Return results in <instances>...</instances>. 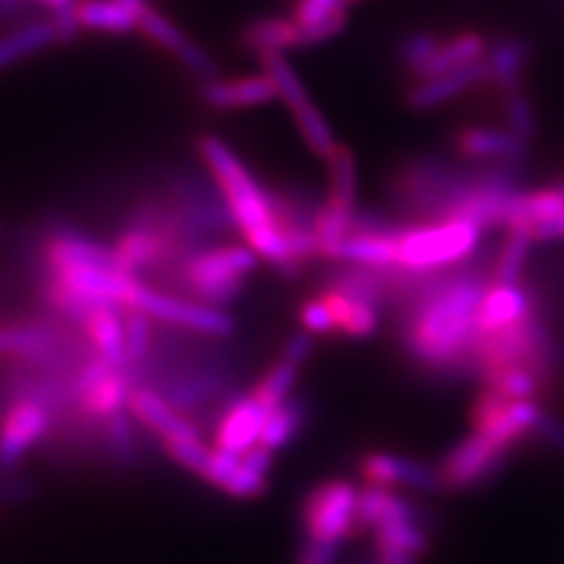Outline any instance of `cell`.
Here are the masks:
<instances>
[{
  "label": "cell",
  "mask_w": 564,
  "mask_h": 564,
  "mask_svg": "<svg viewBox=\"0 0 564 564\" xmlns=\"http://www.w3.org/2000/svg\"><path fill=\"white\" fill-rule=\"evenodd\" d=\"M443 45L433 33H412L410 39H404L400 45V64L416 74V70L426 64L435 50Z\"/></svg>",
  "instance_id": "cell-43"
},
{
  "label": "cell",
  "mask_w": 564,
  "mask_h": 564,
  "mask_svg": "<svg viewBox=\"0 0 564 564\" xmlns=\"http://www.w3.org/2000/svg\"><path fill=\"white\" fill-rule=\"evenodd\" d=\"M348 0H299L294 6V14L292 20L299 26H311L315 22L325 20L329 14H337V12H346Z\"/></svg>",
  "instance_id": "cell-46"
},
{
  "label": "cell",
  "mask_w": 564,
  "mask_h": 564,
  "mask_svg": "<svg viewBox=\"0 0 564 564\" xmlns=\"http://www.w3.org/2000/svg\"><path fill=\"white\" fill-rule=\"evenodd\" d=\"M482 379L489 388L499 391L508 400H532L543 388L539 377L527 367L494 369V372H487Z\"/></svg>",
  "instance_id": "cell-33"
},
{
  "label": "cell",
  "mask_w": 564,
  "mask_h": 564,
  "mask_svg": "<svg viewBox=\"0 0 564 564\" xmlns=\"http://www.w3.org/2000/svg\"><path fill=\"white\" fill-rule=\"evenodd\" d=\"M47 261L52 271L64 269V267H99V269H111L122 271V263L116 254V250H109L90 238H83L78 234H59L47 247Z\"/></svg>",
  "instance_id": "cell-16"
},
{
  "label": "cell",
  "mask_w": 564,
  "mask_h": 564,
  "mask_svg": "<svg viewBox=\"0 0 564 564\" xmlns=\"http://www.w3.org/2000/svg\"><path fill=\"white\" fill-rule=\"evenodd\" d=\"M313 348H315V339L311 332H294L288 339L285 348H282V360L294 367H302L311 358Z\"/></svg>",
  "instance_id": "cell-51"
},
{
  "label": "cell",
  "mask_w": 564,
  "mask_h": 564,
  "mask_svg": "<svg viewBox=\"0 0 564 564\" xmlns=\"http://www.w3.org/2000/svg\"><path fill=\"white\" fill-rule=\"evenodd\" d=\"M456 151L470 161H522L527 141L508 130L470 128L456 137Z\"/></svg>",
  "instance_id": "cell-19"
},
{
  "label": "cell",
  "mask_w": 564,
  "mask_h": 564,
  "mask_svg": "<svg viewBox=\"0 0 564 564\" xmlns=\"http://www.w3.org/2000/svg\"><path fill=\"white\" fill-rule=\"evenodd\" d=\"M308 400L296 395V398H290L280 404V408H275L269 419H267V426H263V433H261V443L263 447H269L271 452H278L282 447H288L292 440L302 433V429L306 426L308 421Z\"/></svg>",
  "instance_id": "cell-23"
},
{
  "label": "cell",
  "mask_w": 564,
  "mask_h": 564,
  "mask_svg": "<svg viewBox=\"0 0 564 564\" xmlns=\"http://www.w3.org/2000/svg\"><path fill=\"white\" fill-rule=\"evenodd\" d=\"M360 468H362L367 485L388 487V489L402 485V487L423 489V491L440 489L437 470L423 466L419 462H412V458H404V456L372 452L362 458Z\"/></svg>",
  "instance_id": "cell-10"
},
{
  "label": "cell",
  "mask_w": 564,
  "mask_h": 564,
  "mask_svg": "<svg viewBox=\"0 0 564 564\" xmlns=\"http://www.w3.org/2000/svg\"><path fill=\"white\" fill-rule=\"evenodd\" d=\"M0 356H12L33 365L52 367L62 358L57 332L45 325L0 327Z\"/></svg>",
  "instance_id": "cell-12"
},
{
  "label": "cell",
  "mask_w": 564,
  "mask_h": 564,
  "mask_svg": "<svg viewBox=\"0 0 564 564\" xmlns=\"http://www.w3.org/2000/svg\"><path fill=\"white\" fill-rule=\"evenodd\" d=\"M3 416H6L3 414V400H0V421H3Z\"/></svg>",
  "instance_id": "cell-58"
},
{
  "label": "cell",
  "mask_w": 564,
  "mask_h": 564,
  "mask_svg": "<svg viewBox=\"0 0 564 564\" xmlns=\"http://www.w3.org/2000/svg\"><path fill=\"white\" fill-rule=\"evenodd\" d=\"M126 352L128 360H144L149 346H151V315L132 308V313L126 317Z\"/></svg>",
  "instance_id": "cell-40"
},
{
  "label": "cell",
  "mask_w": 564,
  "mask_h": 564,
  "mask_svg": "<svg viewBox=\"0 0 564 564\" xmlns=\"http://www.w3.org/2000/svg\"><path fill=\"white\" fill-rule=\"evenodd\" d=\"M245 288V278H217V280H205L193 285V292H196L207 306L221 308L226 304L236 302V299L242 294Z\"/></svg>",
  "instance_id": "cell-42"
},
{
  "label": "cell",
  "mask_w": 564,
  "mask_h": 564,
  "mask_svg": "<svg viewBox=\"0 0 564 564\" xmlns=\"http://www.w3.org/2000/svg\"><path fill=\"white\" fill-rule=\"evenodd\" d=\"M294 383H296V367L285 360H280L278 365H273L269 369V375L254 386L252 395L259 402L267 404L269 410H275L282 402L292 398L290 393H292Z\"/></svg>",
  "instance_id": "cell-35"
},
{
  "label": "cell",
  "mask_w": 564,
  "mask_h": 564,
  "mask_svg": "<svg viewBox=\"0 0 564 564\" xmlns=\"http://www.w3.org/2000/svg\"><path fill=\"white\" fill-rule=\"evenodd\" d=\"M242 43L254 55L299 47V24L294 20H259L242 31Z\"/></svg>",
  "instance_id": "cell-26"
},
{
  "label": "cell",
  "mask_w": 564,
  "mask_h": 564,
  "mask_svg": "<svg viewBox=\"0 0 564 564\" xmlns=\"http://www.w3.org/2000/svg\"><path fill=\"white\" fill-rule=\"evenodd\" d=\"M259 254L252 250L250 245L242 247H217V250L200 252L193 257L186 267L188 285H198L205 280H217V278H245V273L254 271Z\"/></svg>",
  "instance_id": "cell-15"
},
{
  "label": "cell",
  "mask_w": 564,
  "mask_h": 564,
  "mask_svg": "<svg viewBox=\"0 0 564 564\" xmlns=\"http://www.w3.org/2000/svg\"><path fill=\"white\" fill-rule=\"evenodd\" d=\"M261 64H263V76L273 83L278 97L285 101L292 111L302 109L304 104L311 101L304 83L299 80L294 66L285 55H282V52H269V55L261 57Z\"/></svg>",
  "instance_id": "cell-30"
},
{
  "label": "cell",
  "mask_w": 564,
  "mask_h": 564,
  "mask_svg": "<svg viewBox=\"0 0 564 564\" xmlns=\"http://www.w3.org/2000/svg\"><path fill=\"white\" fill-rule=\"evenodd\" d=\"M408 228L400 226L398 221L388 219L383 215H377V212L369 209H358L352 212V234H365V236H386V238H400Z\"/></svg>",
  "instance_id": "cell-44"
},
{
  "label": "cell",
  "mask_w": 564,
  "mask_h": 564,
  "mask_svg": "<svg viewBox=\"0 0 564 564\" xmlns=\"http://www.w3.org/2000/svg\"><path fill=\"white\" fill-rule=\"evenodd\" d=\"M128 410L139 423H144L147 429L155 431L163 440L198 435V429L176 412V408L165 395L151 391V388H139V391H134Z\"/></svg>",
  "instance_id": "cell-14"
},
{
  "label": "cell",
  "mask_w": 564,
  "mask_h": 564,
  "mask_svg": "<svg viewBox=\"0 0 564 564\" xmlns=\"http://www.w3.org/2000/svg\"><path fill=\"white\" fill-rule=\"evenodd\" d=\"M485 52H487V41L480 33H470V31L462 33V35H456L454 41L440 45L435 50V55L426 64H423L414 76L419 80H429L435 76L449 74V70H454V68H462L466 64L482 59Z\"/></svg>",
  "instance_id": "cell-21"
},
{
  "label": "cell",
  "mask_w": 564,
  "mask_h": 564,
  "mask_svg": "<svg viewBox=\"0 0 564 564\" xmlns=\"http://www.w3.org/2000/svg\"><path fill=\"white\" fill-rule=\"evenodd\" d=\"M20 3H22V0H0V10L12 12V10L20 8Z\"/></svg>",
  "instance_id": "cell-57"
},
{
  "label": "cell",
  "mask_w": 564,
  "mask_h": 564,
  "mask_svg": "<svg viewBox=\"0 0 564 564\" xmlns=\"http://www.w3.org/2000/svg\"><path fill=\"white\" fill-rule=\"evenodd\" d=\"M144 0H80L78 20L85 29L128 33L139 29V10Z\"/></svg>",
  "instance_id": "cell-20"
},
{
  "label": "cell",
  "mask_w": 564,
  "mask_h": 564,
  "mask_svg": "<svg viewBox=\"0 0 564 564\" xmlns=\"http://www.w3.org/2000/svg\"><path fill=\"white\" fill-rule=\"evenodd\" d=\"M534 313V299L527 288L518 285H497L491 282L487 290L482 306L478 311V327L480 332H497L516 325L524 317Z\"/></svg>",
  "instance_id": "cell-13"
},
{
  "label": "cell",
  "mask_w": 564,
  "mask_h": 564,
  "mask_svg": "<svg viewBox=\"0 0 564 564\" xmlns=\"http://www.w3.org/2000/svg\"><path fill=\"white\" fill-rule=\"evenodd\" d=\"M50 429L45 404L22 398L14 400L0 421V470H14L24 456L41 443Z\"/></svg>",
  "instance_id": "cell-8"
},
{
  "label": "cell",
  "mask_w": 564,
  "mask_h": 564,
  "mask_svg": "<svg viewBox=\"0 0 564 564\" xmlns=\"http://www.w3.org/2000/svg\"><path fill=\"white\" fill-rule=\"evenodd\" d=\"M379 325V306L365 304V302H352L350 321L346 323L344 332L350 339H367L372 337Z\"/></svg>",
  "instance_id": "cell-47"
},
{
  "label": "cell",
  "mask_w": 564,
  "mask_h": 564,
  "mask_svg": "<svg viewBox=\"0 0 564 564\" xmlns=\"http://www.w3.org/2000/svg\"><path fill=\"white\" fill-rule=\"evenodd\" d=\"M87 334L97 348V356L109 360L116 367H122L128 360L126 352V325L120 323V315L116 306H101L93 313L90 321L85 325Z\"/></svg>",
  "instance_id": "cell-24"
},
{
  "label": "cell",
  "mask_w": 564,
  "mask_h": 564,
  "mask_svg": "<svg viewBox=\"0 0 564 564\" xmlns=\"http://www.w3.org/2000/svg\"><path fill=\"white\" fill-rule=\"evenodd\" d=\"M106 437H109L111 454L118 458L120 464H132L134 462V429H132V414L128 410L116 412L113 416L106 419Z\"/></svg>",
  "instance_id": "cell-39"
},
{
  "label": "cell",
  "mask_w": 564,
  "mask_h": 564,
  "mask_svg": "<svg viewBox=\"0 0 564 564\" xmlns=\"http://www.w3.org/2000/svg\"><path fill=\"white\" fill-rule=\"evenodd\" d=\"M294 118H296V126H299V132L304 134L308 149L321 155V158H329L332 151L337 149V137H334L329 122L325 120V116L321 113V109L317 106H313L311 101L304 104L302 109L292 111Z\"/></svg>",
  "instance_id": "cell-34"
},
{
  "label": "cell",
  "mask_w": 564,
  "mask_h": 564,
  "mask_svg": "<svg viewBox=\"0 0 564 564\" xmlns=\"http://www.w3.org/2000/svg\"><path fill=\"white\" fill-rule=\"evenodd\" d=\"M334 261L352 263V267H367V269L398 267V238L350 234L341 242L337 259Z\"/></svg>",
  "instance_id": "cell-22"
},
{
  "label": "cell",
  "mask_w": 564,
  "mask_h": 564,
  "mask_svg": "<svg viewBox=\"0 0 564 564\" xmlns=\"http://www.w3.org/2000/svg\"><path fill=\"white\" fill-rule=\"evenodd\" d=\"M534 435H539L551 447L564 452V423H560L555 416L543 412L534 426Z\"/></svg>",
  "instance_id": "cell-53"
},
{
  "label": "cell",
  "mask_w": 564,
  "mask_h": 564,
  "mask_svg": "<svg viewBox=\"0 0 564 564\" xmlns=\"http://www.w3.org/2000/svg\"><path fill=\"white\" fill-rule=\"evenodd\" d=\"M360 491L346 480H329L315 487L302 510L308 539L341 543L356 534Z\"/></svg>",
  "instance_id": "cell-4"
},
{
  "label": "cell",
  "mask_w": 564,
  "mask_h": 564,
  "mask_svg": "<svg viewBox=\"0 0 564 564\" xmlns=\"http://www.w3.org/2000/svg\"><path fill=\"white\" fill-rule=\"evenodd\" d=\"M132 386L130 379L113 372L111 377H106L99 386H95L90 393H87L78 404L80 410L87 412L95 419H109L116 412H122L130 408V398H132Z\"/></svg>",
  "instance_id": "cell-27"
},
{
  "label": "cell",
  "mask_w": 564,
  "mask_h": 564,
  "mask_svg": "<svg viewBox=\"0 0 564 564\" xmlns=\"http://www.w3.org/2000/svg\"><path fill=\"white\" fill-rule=\"evenodd\" d=\"M163 447L182 468L196 473L203 478L205 470H207V464H209L212 447H207L203 443L200 435L170 437V440H163Z\"/></svg>",
  "instance_id": "cell-36"
},
{
  "label": "cell",
  "mask_w": 564,
  "mask_h": 564,
  "mask_svg": "<svg viewBox=\"0 0 564 564\" xmlns=\"http://www.w3.org/2000/svg\"><path fill=\"white\" fill-rule=\"evenodd\" d=\"M541 414L543 412L534 400H508L487 386V391L473 404L470 423L475 433L513 447L520 437L534 433Z\"/></svg>",
  "instance_id": "cell-6"
},
{
  "label": "cell",
  "mask_w": 564,
  "mask_h": 564,
  "mask_svg": "<svg viewBox=\"0 0 564 564\" xmlns=\"http://www.w3.org/2000/svg\"><path fill=\"white\" fill-rule=\"evenodd\" d=\"M130 308H139L149 313L158 321H165L170 325H180L193 332L209 334V337H231L236 332V321L221 308L207 306V304H193L182 302L176 296H167L144 285H137L130 299Z\"/></svg>",
  "instance_id": "cell-7"
},
{
  "label": "cell",
  "mask_w": 564,
  "mask_h": 564,
  "mask_svg": "<svg viewBox=\"0 0 564 564\" xmlns=\"http://www.w3.org/2000/svg\"><path fill=\"white\" fill-rule=\"evenodd\" d=\"M377 562L379 564H416V555L393 549V545H377Z\"/></svg>",
  "instance_id": "cell-54"
},
{
  "label": "cell",
  "mask_w": 564,
  "mask_h": 564,
  "mask_svg": "<svg viewBox=\"0 0 564 564\" xmlns=\"http://www.w3.org/2000/svg\"><path fill=\"white\" fill-rule=\"evenodd\" d=\"M491 282L478 271L452 278L421 273L400 327L410 358L431 372L480 377L475 344L480 339L478 311Z\"/></svg>",
  "instance_id": "cell-1"
},
{
  "label": "cell",
  "mask_w": 564,
  "mask_h": 564,
  "mask_svg": "<svg viewBox=\"0 0 564 564\" xmlns=\"http://www.w3.org/2000/svg\"><path fill=\"white\" fill-rule=\"evenodd\" d=\"M482 228L468 219H445L408 228L398 238V267L412 273H437L478 250Z\"/></svg>",
  "instance_id": "cell-3"
},
{
  "label": "cell",
  "mask_w": 564,
  "mask_h": 564,
  "mask_svg": "<svg viewBox=\"0 0 564 564\" xmlns=\"http://www.w3.org/2000/svg\"><path fill=\"white\" fill-rule=\"evenodd\" d=\"M52 26H55L57 41L59 43H70L78 35V29L83 26L78 20V6H70L64 10H55L52 12Z\"/></svg>",
  "instance_id": "cell-52"
},
{
  "label": "cell",
  "mask_w": 564,
  "mask_h": 564,
  "mask_svg": "<svg viewBox=\"0 0 564 564\" xmlns=\"http://www.w3.org/2000/svg\"><path fill=\"white\" fill-rule=\"evenodd\" d=\"M341 543H327L306 539L302 555H299V564H337Z\"/></svg>",
  "instance_id": "cell-50"
},
{
  "label": "cell",
  "mask_w": 564,
  "mask_h": 564,
  "mask_svg": "<svg viewBox=\"0 0 564 564\" xmlns=\"http://www.w3.org/2000/svg\"><path fill=\"white\" fill-rule=\"evenodd\" d=\"M52 43H57L52 22H33L12 31L6 39H0V70L26 59L29 55H35V52L50 47Z\"/></svg>",
  "instance_id": "cell-25"
},
{
  "label": "cell",
  "mask_w": 564,
  "mask_h": 564,
  "mask_svg": "<svg viewBox=\"0 0 564 564\" xmlns=\"http://www.w3.org/2000/svg\"><path fill=\"white\" fill-rule=\"evenodd\" d=\"M532 238H534L536 242H551V240L564 238V212H562L560 219L532 228Z\"/></svg>",
  "instance_id": "cell-55"
},
{
  "label": "cell",
  "mask_w": 564,
  "mask_h": 564,
  "mask_svg": "<svg viewBox=\"0 0 564 564\" xmlns=\"http://www.w3.org/2000/svg\"><path fill=\"white\" fill-rule=\"evenodd\" d=\"M482 83H489V66L485 59H478L462 68H454L449 74L421 80L408 93V104L414 111H431Z\"/></svg>",
  "instance_id": "cell-11"
},
{
  "label": "cell",
  "mask_w": 564,
  "mask_h": 564,
  "mask_svg": "<svg viewBox=\"0 0 564 564\" xmlns=\"http://www.w3.org/2000/svg\"><path fill=\"white\" fill-rule=\"evenodd\" d=\"M510 447L503 443H497L482 433H473L466 440H462L437 468L440 489H468L475 485L487 482L491 475H497Z\"/></svg>",
  "instance_id": "cell-5"
},
{
  "label": "cell",
  "mask_w": 564,
  "mask_h": 564,
  "mask_svg": "<svg viewBox=\"0 0 564 564\" xmlns=\"http://www.w3.org/2000/svg\"><path fill=\"white\" fill-rule=\"evenodd\" d=\"M278 97L273 83L267 76L240 78V80H207L203 85V99L217 111L250 109V106L269 104Z\"/></svg>",
  "instance_id": "cell-17"
},
{
  "label": "cell",
  "mask_w": 564,
  "mask_h": 564,
  "mask_svg": "<svg viewBox=\"0 0 564 564\" xmlns=\"http://www.w3.org/2000/svg\"><path fill=\"white\" fill-rule=\"evenodd\" d=\"M176 57L182 59V64L191 70V74H196L203 80H215L217 74H219L217 62L212 59L207 52L198 43H193V41H186L180 47V52H176Z\"/></svg>",
  "instance_id": "cell-48"
},
{
  "label": "cell",
  "mask_w": 564,
  "mask_h": 564,
  "mask_svg": "<svg viewBox=\"0 0 564 564\" xmlns=\"http://www.w3.org/2000/svg\"><path fill=\"white\" fill-rule=\"evenodd\" d=\"M529 57H532V43L527 39L497 41L489 47L485 57L489 66V83L497 87L503 97L522 93V76Z\"/></svg>",
  "instance_id": "cell-18"
},
{
  "label": "cell",
  "mask_w": 564,
  "mask_h": 564,
  "mask_svg": "<svg viewBox=\"0 0 564 564\" xmlns=\"http://www.w3.org/2000/svg\"><path fill=\"white\" fill-rule=\"evenodd\" d=\"M348 26V17L346 12L329 14L325 20L315 22L311 26H299V47H311V45H321L329 39H337V35Z\"/></svg>",
  "instance_id": "cell-45"
},
{
  "label": "cell",
  "mask_w": 564,
  "mask_h": 564,
  "mask_svg": "<svg viewBox=\"0 0 564 564\" xmlns=\"http://www.w3.org/2000/svg\"><path fill=\"white\" fill-rule=\"evenodd\" d=\"M360 564H379L377 560H365V562H360Z\"/></svg>",
  "instance_id": "cell-59"
},
{
  "label": "cell",
  "mask_w": 564,
  "mask_h": 564,
  "mask_svg": "<svg viewBox=\"0 0 564 564\" xmlns=\"http://www.w3.org/2000/svg\"><path fill=\"white\" fill-rule=\"evenodd\" d=\"M329 163V200L356 209L358 205V165L356 155L344 144L332 151Z\"/></svg>",
  "instance_id": "cell-28"
},
{
  "label": "cell",
  "mask_w": 564,
  "mask_h": 564,
  "mask_svg": "<svg viewBox=\"0 0 564 564\" xmlns=\"http://www.w3.org/2000/svg\"><path fill=\"white\" fill-rule=\"evenodd\" d=\"M302 325L306 327V332L311 334H329L337 329V321L327 306L325 299H311L308 304H304L302 308Z\"/></svg>",
  "instance_id": "cell-49"
},
{
  "label": "cell",
  "mask_w": 564,
  "mask_h": 564,
  "mask_svg": "<svg viewBox=\"0 0 564 564\" xmlns=\"http://www.w3.org/2000/svg\"><path fill=\"white\" fill-rule=\"evenodd\" d=\"M0 234H3V226H0Z\"/></svg>",
  "instance_id": "cell-61"
},
{
  "label": "cell",
  "mask_w": 564,
  "mask_h": 564,
  "mask_svg": "<svg viewBox=\"0 0 564 564\" xmlns=\"http://www.w3.org/2000/svg\"><path fill=\"white\" fill-rule=\"evenodd\" d=\"M352 212L341 207L337 203H332L329 198L321 205V212H317L315 219V234L317 240H321V254L327 259H337V252L341 242L352 234Z\"/></svg>",
  "instance_id": "cell-29"
},
{
  "label": "cell",
  "mask_w": 564,
  "mask_h": 564,
  "mask_svg": "<svg viewBox=\"0 0 564 564\" xmlns=\"http://www.w3.org/2000/svg\"><path fill=\"white\" fill-rule=\"evenodd\" d=\"M39 3H43L45 8H50L52 12L55 10H64V8H70V6H78L76 0H39Z\"/></svg>",
  "instance_id": "cell-56"
},
{
  "label": "cell",
  "mask_w": 564,
  "mask_h": 564,
  "mask_svg": "<svg viewBox=\"0 0 564 564\" xmlns=\"http://www.w3.org/2000/svg\"><path fill=\"white\" fill-rule=\"evenodd\" d=\"M273 410L259 402L252 393L228 404L217 426V447L245 454L261 443L263 426Z\"/></svg>",
  "instance_id": "cell-9"
},
{
  "label": "cell",
  "mask_w": 564,
  "mask_h": 564,
  "mask_svg": "<svg viewBox=\"0 0 564 564\" xmlns=\"http://www.w3.org/2000/svg\"><path fill=\"white\" fill-rule=\"evenodd\" d=\"M562 212H564V186H551V188L527 193V231L532 234V228L560 219Z\"/></svg>",
  "instance_id": "cell-37"
},
{
  "label": "cell",
  "mask_w": 564,
  "mask_h": 564,
  "mask_svg": "<svg viewBox=\"0 0 564 564\" xmlns=\"http://www.w3.org/2000/svg\"><path fill=\"white\" fill-rule=\"evenodd\" d=\"M503 99H506L503 111H506L510 132H516L524 141L534 139L536 137V116H534V109H532V104H529V99L522 93L506 95Z\"/></svg>",
  "instance_id": "cell-41"
},
{
  "label": "cell",
  "mask_w": 564,
  "mask_h": 564,
  "mask_svg": "<svg viewBox=\"0 0 564 564\" xmlns=\"http://www.w3.org/2000/svg\"><path fill=\"white\" fill-rule=\"evenodd\" d=\"M348 3H358V0H348Z\"/></svg>",
  "instance_id": "cell-60"
},
{
  "label": "cell",
  "mask_w": 564,
  "mask_h": 564,
  "mask_svg": "<svg viewBox=\"0 0 564 564\" xmlns=\"http://www.w3.org/2000/svg\"><path fill=\"white\" fill-rule=\"evenodd\" d=\"M200 153L224 191L228 215L247 240L280 224L273 207V193H267L257 184L254 176L242 167L236 153L219 137H203Z\"/></svg>",
  "instance_id": "cell-2"
},
{
  "label": "cell",
  "mask_w": 564,
  "mask_h": 564,
  "mask_svg": "<svg viewBox=\"0 0 564 564\" xmlns=\"http://www.w3.org/2000/svg\"><path fill=\"white\" fill-rule=\"evenodd\" d=\"M139 29L144 31L153 43H158V45L165 47V50H172L174 55L188 41L180 29H176L170 20H165L161 12H155L149 6H144V8L139 10Z\"/></svg>",
  "instance_id": "cell-38"
},
{
  "label": "cell",
  "mask_w": 564,
  "mask_h": 564,
  "mask_svg": "<svg viewBox=\"0 0 564 564\" xmlns=\"http://www.w3.org/2000/svg\"><path fill=\"white\" fill-rule=\"evenodd\" d=\"M163 250V242L155 234H151V228H130V231L120 238L116 254L130 275L137 271L147 269L149 263H153Z\"/></svg>",
  "instance_id": "cell-31"
},
{
  "label": "cell",
  "mask_w": 564,
  "mask_h": 564,
  "mask_svg": "<svg viewBox=\"0 0 564 564\" xmlns=\"http://www.w3.org/2000/svg\"><path fill=\"white\" fill-rule=\"evenodd\" d=\"M532 242L534 238L527 228H510L497 261V271H494V282L497 285H518L529 250H532Z\"/></svg>",
  "instance_id": "cell-32"
}]
</instances>
